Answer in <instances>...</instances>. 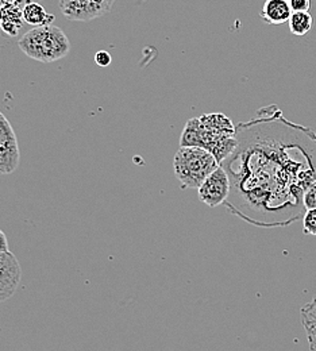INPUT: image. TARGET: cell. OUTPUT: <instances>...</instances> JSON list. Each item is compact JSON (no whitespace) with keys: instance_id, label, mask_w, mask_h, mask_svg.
I'll return each instance as SVG.
<instances>
[{"instance_id":"cell-1","label":"cell","mask_w":316,"mask_h":351,"mask_svg":"<svg viewBox=\"0 0 316 351\" xmlns=\"http://www.w3.org/2000/svg\"><path fill=\"white\" fill-rule=\"evenodd\" d=\"M236 147L221 164L231 182L227 210L257 227H287L306 214L316 181V132L271 104L235 126Z\"/></svg>"},{"instance_id":"cell-2","label":"cell","mask_w":316,"mask_h":351,"mask_svg":"<svg viewBox=\"0 0 316 351\" xmlns=\"http://www.w3.org/2000/svg\"><path fill=\"white\" fill-rule=\"evenodd\" d=\"M235 126L226 115L215 112L186 122L180 138V146H196L211 152L219 164L236 147Z\"/></svg>"},{"instance_id":"cell-3","label":"cell","mask_w":316,"mask_h":351,"mask_svg":"<svg viewBox=\"0 0 316 351\" xmlns=\"http://www.w3.org/2000/svg\"><path fill=\"white\" fill-rule=\"evenodd\" d=\"M18 46L29 58L44 64L65 58L71 51L68 37L54 25L33 27L22 36Z\"/></svg>"},{"instance_id":"cell-4","label":"cell","mask_w":316,"mask_h":351,"mask_svg":"<svg viewBox=\"0 0 316 351\" xmlns=\"http://www.w3.org/2000/svg\"><path fill=\"white\" fill-rule=\"evenodd\" d=\"M221 164L215 156L196 146H180L173 158V171L181 186L197 189Z\"/></svg>"},{"instance_id":"cell-5","label":"cell","mask_w":316,"mask_h":351,"mask_svg":"<svg viewBox=\"0 0 316 351\" xmlns=\"http://www.w3.org/2000/svg\"><path fill=\"white\" fill-rule=\"evenodd\" d=\"M115 0H60L62 15L69 21L90 22L108 14Z\"/></svg>"},{"instance_id":"cell-6","label":"cell","mask_w":316,"mask_h":351,"mask_svg":"<svg viewBox=\"0 0 316 351\" xmlns=\"http://www.w3.org/2000/svg\"><path fill=\"white\" fill-rule=\"evenodd\" d=\"M230 191H231L230 177L223 169V167L221 165L197 188V196L202 203H204L211 208H215L226 203Z\"/></svg>"},{"instance_id":"cell-7","label":"cell","mask_w":316,"mask_h":351,"mask_svg":"<svg viewBox=\"0 0 316 351\" xmlns=\"http://www.w3.org/2000/svg\"><path fill=\"white\" fill-rule=\"evenodd\" d=\"M21 161L18 138L10 121L0 111V175H11Z\"/></svg>"},{"instance_id":"cell-8","label":"cell","mask_w":316,"mask_h":351,"mask_svg":"<svg viewBox=\"0 0 316 351\" xmlns=\"http://www.w3.org/2000/svg\"><path fill=\"white\" fill-rule=\"evenodd\" d=\"M21 278L22 270L16 257L11 252L0 254V303L14 296Z\"/></svg>"},{"instance_id":"cell-9","label":"cell","mask_w":316,"mask_h":351,"mask_svg":"<svg viewBox=\"0 0 316 351\" xmlns=\"http://www.w3.org/2000/svg\"><path fill=\"white\" fill-rule=\"evenodd\" d=\"M23 4L15 0H0V30L7 37H16L25 26Z\"/></svg>"},{"instance_id":"cell-10","label":"cell","mask_w":316,"mask_h":351,"mask_svg":"<svg viewBox=\"0 0 316 351\" xmlns=\"http://www.w3.org/2000/svg\"><path fill=\"white\" fill-rule=\"evenodd\" d=\"M292 8L288 0H265L260 16L268 25H282L289 21Z\"/></svg>"},{"instance_id":"cell-11","label":"cell","mask_w":316,"mask_h":351,"mask_svg":"<svg viewBox=\"0 0 316 351\" xmlns=\"http://www.w3.org/2000/svg\"><path fill=\"white\" fill-rule=\"evenodd\" d=\"M22 12H23L25 23L34 26V27L51 25V22H54V19H56V16L49 14L42 7V4H40L38 1H27L23 5Z\"/></svg>"},{"instance_id":"cell-12","label":"cell","mask_w":316,"mask_h":351,"mask_svg":"<svg viewBox=\"0 0 316 351\" xmlns=\"http://www.w3.org/2000/svg\"><path fill=\"white\" fill-rule=\"evenodd\" d=\"M300 316L307 334L310 350L316 351V296L307 306L300 309Z\"/></svg>"},{"instance_id":"cell-13","label":"cell","mask_w":316,"mask_h":351,"mask_svg":"<svg viewBox=\"0 0 316 351\" xmlns=\"http://www.w3.org/2000/svg\"><path fill=\"white\" fill-rule=\"evenodd\" d=\"M288 25H289V30L295 36L302 37L310 33V30L313 29L314 18L308 11H295L289 18Z\"/></svg>"},{"instance_id":"cell-14","label":"cell","mask_w":316,"mask_h":351,"mask_svg":"<svg viewBox=\"0 0 316 351\" xmlns=\"http://www.w3.org/2000/svg\"><path fill=\"white\" fill-rule=\"evenodd\" d=\"M303 231L304 234L316 237V208L306 211L303 217Z\"/></svg>"},{"instance_id":"cell-15","label":"cell","mask_w":316,"mask_h":351,"mask_svg":"<svg viewBox=\"0 0 316 351\" xmlns=\"http://www.w3.org/2000/svg\"><path fill=\"white\" fill-rule=\"evenodd\" d=\"M303 202H304L306 210L316 208V181H314V182L308 186V189L306 191L304 197H303Z\"/></svg>"},{"instance_id":"cell-16","label":"cell","mask_w":316,"mask_h":351,"mask_svg":"<svg viewBox=\"0 0 316 351\" xmlns=\"http://www.w3.org/2000/svg\"><path fill=\"white\" fill-rule=\"evenodd\" d=\"M95 62H96L99 66L106 68V66L111 65L112 57H111V54H110L108 51H106V50H99V51L95 54Z\"/></svg>"},{"instance_id":"cell-17","label":"cell","mask_w":316,"mask_h":351,"mask_svg":"<svg viewBox=\"0 0 316 351\" xmlns=\"http://www.w3.org/2000/svg\"><path fill=\"white\" fill-rule=\"evenodd\" d=\"M292 12L295 11H310L311 0H288Z\"/></svg>"},{"instance_id":"cell-18","label":"cell","mask_w":316,"mask_h":351,"mask_svg":"<svg viewBox=\"0 0 316 351\" xmlns=\"http://www.w3.org/2000/svg\"><path fill=\"white\" fill-rule=\"evenodd\" d=\"M7 252H10V249H8V241H7L5 234L0 230V254L7 253Z\"/></svg>"},{"instance_id":"cell-19","label":"cell","mask_w":316,"mask_h":351,"mask_svg":"<svg viewBox=\"0 0 316 351\" xmlns=\"http://www.w3.org/2000/svg\"><path fill=\"white\" fill-rule=\"evenodd\" d=\"M15 1H19V3H22L25 5L27 1H38V0H15Z\"/></svg>"}]
</instances>
